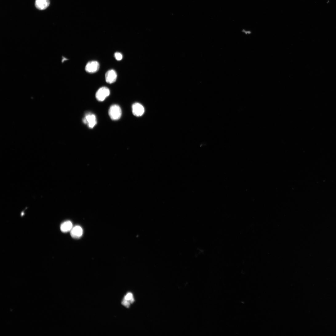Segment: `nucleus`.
<instances>
[{
    "label": "nucleus",
    "instance_id": "6e6552de",
    "mask_svg": "<svg viewBox=\"0 0 336 336\" xmlns=\"http://www.w3.org/2000/svg\"><path fill=\"white\" fill-rule=\"evenodd\" d=\"M50 3L49 0H36L35 6L38 9L43 10L48 7Z\"/></svg>",
    "mask_w": 336,
    "mask_h": 336
},
{
    "label": "nucleus",
    "instance_id": "ddd939ff",
    "mask_svg": "<svg viewBox=\"0 0 336 336\" xmlns=\"http://www.w3.org/2000/svg\"><path fill=\"white\" fill-rule=\"evenodd\" d=\"M62 64H63L64 62L65 61H67V60H68V59H67L65 57H64V56H62Z\"/></svg>",
    "mask_w": 336,
    "mask_h": 336
},
{
    "label": "nucleus",
    "instance_id": "f03ea898",
    "mask_svg": "<svg viewBox=\"0 0 336 336\" xmlns=\"http://www.w3.org/2000/svg\"><path fill=\"white\" fill-rule=\"evenodd\" d=\"M82 122L85 124L87 125L90 128L92 129L97 124L96 117L92 114L88 113L82 119Z\"/></svg>",
    "mask_w": 336,
    "mask_h": 336
},
{
    "label": "nucleus",
    "instance_id": "423d86ee",
    "mask_svg": "<svg viewBox=\"0 0 336 336\" xmlns=\"http://www.w3.org/2000/svg\"><path fill=\"white\" fill-rule=\"evenodd\" d=\"M117 78V74L115 70H111L107 71L105 75L106 82L109 84L115 82Z\"/></svg>",
    "mask_w": 336,
    "mask_h": 336
},
{
    "label": "nucleus",
    "instance_id": "1a4fd4ad",
    "mask_svg": "<svg viewBox=\"0 0 336 336\" xmlns=\"http://www.w3.org/2000/svg\"><path fill=\"white\" fill-rule=\"evenodd\" d=\"M73 227L72 222L70 221H67L62 224L60 229L62 232L66 233L70 231Z\"/></svg>",
    "mask_w": 336,
    "mask_h": 336
},
{
    "label": "nucleus",
    "instance_id": "39448f33",
    "mask_svg": "<svg viewBox=\"0 0 336 336\" xmlns=\"http://www.w3.org/2000/svg\"><path fill=\"white\" fill-rule=\"evenodd\" d=\"M132 113L136 117L142 116L144 113L145 109L143 106L138 103H135L132 106Z\"/></svg>",
    "mask_w": 336,
    "mask_h": 336
},
{
    "label": "nucleus",
    "instance_id": "f8f14e48",
    "mask_svg": "<svg viewBox=\"0 0 336 336\" xmlns=\"http://www.w3.org/2000/svg\"><path fill=\"white\" fill-rule=\"evenodd\" d=\"M122 304L126 307L128 308L129 307L130 303V302L124 299L122 301Z\"/></svg>",
    "mask_w": 336,
    "mask_h": 336
},
{
    "label": "nucleus",
    "instance_id": "0eeeda50",
    "mask_svg": "<svg viewBox=\"0 0 336 336\" xmlns=\"http://www.w3.org/2000/svg\"><path fill=\"white\" fill-rule=\"evenodd\" d=\"M70 232L72 238L78 239L82 236L83 231L81 227L77 226L73 227Z\"/></svg>",
    "mask_w": 336,
    "mask_h": 336
},
{
    "label": "nucleus",
    "instance_id": "9b49d317",
    "mask_svg": "<svg viewBox=\"0 0 336 336\" xmlns=\"http://www.w3.org/2000/svg\"><path fill=\"white\" fill-rule=\"evenodd\" d=\"M114 57L116 60L118 61L121 60L123 58L122 54L119 52H116L115 53Z\"/></svg>",
    "mask_w": 336,
    "mask_h": 336
},
{
    "label": "nucleus",
    "instance_id": "7ed1b4c3",
    "mask_svg": "<svg viewBox=\"0 0 336 336\" xmlns=\"http://www.w3.org/2000/svg\"><path fill=\"white\" fill-rule=\"evenodd\" d=\"M110 94V91L108 88L104 87L100 88L96 94V98L99 102L104 101Z\"/></svg>",
    "mask_w": 336,
    "mask_h": 336
},
{
    "label": "nucleus",
    "instance_id": "f257e3e1",
    "mask_svg": "<svg viewBox=\"0 0 336 336\" xmlns=\"http://www.w3.org/2000/svg\"><path fill=\"white\" fill-rule=\"evenodd\" d=\"M109 115L112 120L116 121L119 119L122 115V111L120 107L116 104L112 105L109 110Z\"/></svg>",
    "mask_w": 336,
    "mask_h": 336
},
{
    "label": "nucleus",
    "instance_id": "9d476101",
    "mask_svg": "<svg viewBox=\"0 0 336 336\" xmlns=\"http://www.w3.org/2000/svg\"><path fill=\"white\" fill-rule=\"evenodd\" d=\"M124 299L130 302V303H132L134 302L133 294L130 293H128L125 296Z\"/></svg>",
    "mask_w": 336,
    "mask_h": 336
},
{
    "label": "nucleus",
    "instance_id": "20e7f679",
    "mask_svg": "<svg viewBox=\"0 0 336 336\" xmlns=\"http://www.w3.org/2000/svg\"><path fill=\"white\" fill-rule=\"evenodd\" d=\"M99 68L100 65L98 62L92 61L88 63L86 66L85 70L87 72L92 74L97 72Z\"/></svg>",
    "mask_w": 336,
    "mask_h": 336
}]
</instances>
